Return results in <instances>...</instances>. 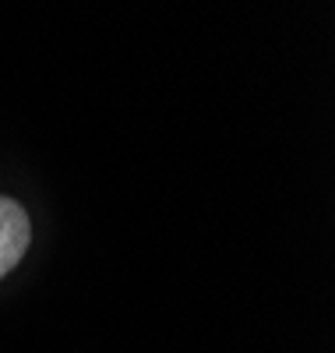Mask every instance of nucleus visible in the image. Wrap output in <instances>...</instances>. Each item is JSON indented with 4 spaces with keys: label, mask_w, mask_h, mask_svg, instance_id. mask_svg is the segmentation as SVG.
I'll list each match as a JSON object with an SVG mask.
<instances>
[{
    "label": "nucleus",
    "mask_w": 335,
    "mask_h": 353,
    "mask_svg": "<svg viewBox=\"0 0 335 353\" xmlns=\"http://www.w3.org/2000/svg\"><path fill=\"white\" fill-rule=\"evenodd\" d=\"M28 241H32V223H28V212L21 209L14 198L0 194V279H4L21 261V254L28 251Z\"/></svg>",
    "instance_id": "nucleus-1"
}]
</instances>
